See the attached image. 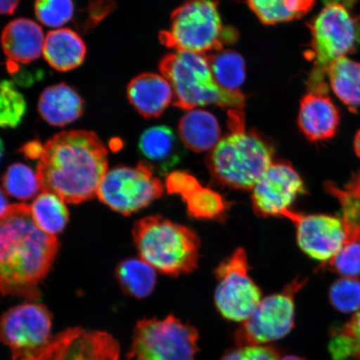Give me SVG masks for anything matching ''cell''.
Here are the masks:
<instances>
[{"mask_svg":"<svg viewBox=\"0 0 360 360\" xmlns=\"http://www.w3.org/2000/svg\"><path fill=\"white\" fill-rule=\"evenodd\" d=\"M139 150L164 172L178 164L184 154L176 135L165 125L146 129L139 139Z\"/></svg>","mask_w":360,"mask_h":360,"instance_id":"7402d4cb","label":"cell"},{"mask_svg":"<svg viewBox=\"0 0 360 360\" xmlns=\"http://www.w3.org/2000/svg\"><path fill=\"white\" fill-rule=\"evenodd\" d=\"M281 217L290 219L296 227L297 242L310 258L328 262L339 252L345 241L341 218L326 214H303L290 209Z\"/></svg>","mask_w":360,"mask_h":360,"instance_id":"9a60e30c","label":"cell"},{"mask_svg":"<svg viewBox=\"0 0 360 360\" xmlns=\"http://www.w3.org/2000/svg\"><path fill=\"white\" fill-rule=\"evenodd\" d=\"M345 188L356 193L360 197V170L352 174V177L349 179V183L346 184Z\"/></svg>","mask_w":360,"mask_h":360,"instance_id":"60d3db41","label":"cell"},{"mask_svg":"<svg viewBox=\"0 0 360 360\" xmlns=\"http://www.w3.org/2000/svg\"><path fill=\"white\" fill-rule=\"evenodd\" d=\"M10 360H120V345L106 331L70 327L52 336L44 347L11 355Z\"/></svg>","mask_w":360,"mask_h":360,"instance_id":"7c38bea8","label":"cell"},{"mask_svg":"<svg viewBox=\"0 0 360 360\" xmlns=\"http://www.w3.org/2000/svg\"><path fill=\"white\" fill-rule=\"evenodd\" d=\"M330 349L335 360H360V310L334 333Z\"/></svg>","mask_w":360,"mask_h":360,"instance_id":"1f68e13d","label":"cell"},{"mask_svg":"<svg viewBox=\"0 0 360 360\" xmlns=\"http://www.w3.org/2000/svg\"><path fill=\"white\" fill-rule=\"evenodd\" d=\"M206 57L219 86L228 91L240 92V89L245 80V62L240 53L221 49L211 52Z\"/></svg>","mask_w":360,"mask_h":360,"instance_id":"484cf974","label":"cell"},{"mask_svg":"<svg viewBox=\"0 0 360 360\" xmlns=\"http://www.w3.org/2000/svg\"><path fill=\"white\" fill-rule=\"evenodd\" d=\"M198 340L196 328L173 315L141 319L134 328L126 360H193Z\"/></svg>","mask_w":360,"mask_h":360,"instance_id":"ba28073f","label":"cell"},{"mask_svg":"<svg viewBox=\"0 0 360 360\" xmlns=\"http://www.w3.org/2000/svg\"><path fill=\"white\" fill-rule=\"evenodd\" d=\"M44 44L41 27L25 18L8 22L1 35L4 52L13 63L30 64L37 60L43 52Z\"/></svg>","mask_w":360,"mask_h":360,"instance_id":"ac0fdd59","label":"cell"},{"mask_svg":"<svg viewBox=\"0 0 360 360\" xmlns=\"http://www.w3.org/2000/svg\"><path fill=\"white\" fill-rule=\"evenodd\" d=\"M315 0H247L248 6L264 25L300 19L311 11Z\"/></svg>","mask_w":360,"mask_h":360,"instance_id":"d4e9b609","label":"cell"},{"mask_svg":"<svg viewBox=\"0 0 360 360\" xmlns=\"http://www.w3.org/2000/svg\"><path fill=\"white\" fill-rule=\"evenodd\" d=\"M38 110L48 124L64 127L83 115L84 101L77 90L60 83L44 90L39 97Z\"/></svg>","mask_w":360,"mask_h":360,"instance_id":"d6986e66","label":"cell"},{"mask_svg":"<svg viewBox=\"0 0 360 360\" xmlns=\"http://www.w3.org/2000/svg\"><path fill=\"white\" fill-rule=\"evenodd\" d=\"M246 252L238 248L214 269L218 285L214 304L224 319L245 322L262 300V291L250 276Z\"/></svg>","mask_w":360,"mask_h":360,"instance_id":"8fae6325","label":"cell"},{"mask_svg":"<svg viewBox=\"0 0 360 360\" xmlns=\"http://www.w3.org/2000/svg\"><path fill=\"white\" fill-rule=\"evenodd\" d=\"M127 96L134 109L146 119L163 115L174 98L168 81L163 76L152 73L139 75L130 81Z\"/></svg>","mask_w":360,"mask_h":360,"instance_id":"e0dca14e","label":"cell"},{"mask_svg":"<svg viewBox=\"0 0 360 360\" xmlns=\"http://www.w3.org/2000/svg\"><path fill=\"white\" fill-rule=\"evenodd\" d=\"M8 207L6 193L0 188V214H2L6 210Z\"/></svg>","mask_w":360,"mask_h":360,"instance_id":"b9f144b4","label":"cell"},{"mask_svg":"<svg viewBox=\"0 0 360 360\" xmlns=\"http://www.w3.org/2000/svg\"><path fill=\"white\" fill-rule=\"evenodd\" d=\"M60 243L36 224L21 202L0 214V294L35 302L55 262Z\"/></svg>","mask_w":360,"mask_h":360,"instance_id":"6da1fadb","label":"cell"},{"mask_svg":"<svg viewBox=\"0 0 360 360\" xmlns=\"http://www.w3.org/2000/svg\"><path fill=\"white\" fill-rule=\"evenodd\" d=\"M44 146L41 143L37 141H30L26 143L24 146L20 148L22 155L27 159L30 160H39L42 155Z\"/></svg>","mask_w":360,"mask_h":360,"instance_id":"f35d334b","label":"cell"},{"mask_svg":"<svg viewBox=\"0 0 360 360\" xmlns=\"http://www.w3.org/2000/svg\"><path fill=\"white\" fill-rule=\"evenodd\" d=\"M327 78L333 92L350 111L360 108V64L347 57L333 61L328 66Z\"/></svg>","mask_w":360,"mask_h":360,"instance_id":"603a6c76","label":"cell"},{"mask_svg":"<svg viewBox=\"0 0 360 360\" xmlns=\"http://www.w3.org/2000/svg\"><path fill=\"white\" fill-rule=\"evenodd\" d=\"M165 186L147 161L135 166H116L108 170L98 188V199L115 212L129 216L163 196Z\"/></svg>","mask_w":360,"mask_h":360,"instance_id":"9c48e42d","label":"cell"},{"mask_svg":"<svg viewBox=\"0 0 360 360\" xmlns=\"http://www.w3.org/2000/svg\"><path fill=\"white\" fill-rule=\"evenodd\" d=\"M236 38L235 30L223 25L216 0H186L171 15L169 29L160 33L165 46L195 53L221 51Z\"/></svg>","mask_w":360,"mask_h":360,"instance_id":"8992f818","label":"cell"},{"mask_svg":"<svg viewBox=\"0 0 360 360\" xmlns=\"http://www.w3.org/2000/svg\"><path fill=\"white\" fill-rule=\"evenodd\" d=\"M178 131L184 146L197 154L212 150L221 139L217 119L202 110H188L180 120Z\"/></svg>","mask_w":360,"mask_h":360,"instance_id":"44dd1931","label":"cell"},{"mask_svg":"<svg viewBox=\"0 0 360 360\" xmlns=\"http://www.w3.org/2000/svg\"><path fill=\"white\" fill-rule=\"evenodd\" d=\"M86 45L79 34L70 29L49 32L44 39L43 55L53 69L67 72L83 64L86 57Z\"/></svg>","mask_w":360,"mask_h":360,"instance_id":"ffe728a7","label":"cell"},{"mask_svg":"<svg viewBox=\"0 0 360 360\" xmlns=\"http://www.w3.org/2000/svg\"><path fill=\"white\" fill-rule=\"evenodd\" d=\"M20 1V0H0V15H13Z\"/></svg>","mask_w":360,"mask_h":360,"instance_id":"ab89813d","label":"cell"},{"mask_svg":"<svg viewBox=\"0 0 360 360\" xmlns=\"http://www.w3.org/2000/svg\"><path fill=\"white\" fill-rule=\"evenodd\" d=\"M160 71L172 88L173 103L179 109L217 105L229 110H244L246 96L231 92L216 82L205 53L176 52L162 58Z\"/></svg>","mask_w":360,"mask_h":360,"instance_id":"5b68a950","label":"cell"},{"mask_svg":"<svg viewBox=\"0 0 360 360\" xmlns=\"http://www.w3.org/2000/svg\"><path fill=\"white\" fill-rule=\"evenodd\" d=\"M321 269L331 270L342 278H360V243H345L340 250Z\"/></svg>","mask_w":360,"mask_h":360,"instance_id":"836d02e7","label":"cell"},{"mask_svg":"<svg viewBox=\"0 0 360 360\" xmlns=\"http://www.w3.org/2000/svg\"><path fill=\"white\" fill-rule=\"evenodd\" d=\"M2 184L6 195L20 200H31L41 191L37 174L22 163L13 164L7 169Z\"/></svg>","mask_w":360,"mask_h":360,"instance_id":"f546056e","label":"cell"},{"mask_svg":"<svg viewBox=\"0 0 360 360\" xmlns=\"http://www.w3.org/2000/svg\"><path fill=\"white\" fill-rule=\"evenodd\" d=\"M52 322L51 310L41 303L13 306L0 317V343L11 355L32 353L51 340Z\"/></svg>","mask_w":360,"mask_h":360,"instance_id":"4fadbf2b","label":"cell"},{"mask_svg":"<svg viewBox=\"0 0 360 360\" xmlns=\"http://www.w3.org/2000/svg\"><path fill=\"white\" fill-rule=\"evenodd\" d=\"M325 8L308 24L311 42L306 53L314 69L309 79L326 80L333 61L347 57L360 43V25L347 7L340 2H327Z\"/></svg>","mask_w":360,"mask_h":360,"instance_id":"52a82bcc","label":"cell"},{"mask_svg":"<svg viewBox=\"0 0 360 360\" xmlns=\"http://www.w3.org/2000/svg\"><path fill=\"white\" fill-rule=\"evenodd\" d=\"M108 166L107 148L96 133L68 130L44 143L36 174L42 191L80 204L97 196Z\"/></svg>","mask_w":360,"mask_h":360,"instance_id":"7a4b0ae2","label":"cell"},{"mask_svg":"<svg viewBox=\"0 0 360 360\" xmlns=\"http://www.w3.org/2000/svg\"><path fill=\"white\" fill-rule=\"evenodd\" d=\"M328 299L333 307L340 312H358L360 310V281L355 278H340L331 285Z\"/></svg>","mask_w":360,"mask_h":360,"instance_id":"d6a6232c","label":"cell"},{"mask_svg":"<svg viewBox=\"0 0 360 360\" xmlns=\"http://www.w3.org/2000/svg\"><path fill=\"white\" fill-rule=\"evenodd\" d=\"M115 277L124 294L137 300L147 298L156 285V270L141 258L120 262Z\"/></svg>","mask_w":360,"mask_h":360,"instance_id":"cb8c5ba5","label":"cell"},{"mask_svg":"<svg viewBox=\"0 0 360 360\" xmlns=\"http://www.w3.org/2000/svg\"><path fill=\"white\" fill-rule=\"evenodd\" d=\"M4 153V143H3L2 139H0V163H1V161L3 160Z\"/></svg>","mask_w":360,"mask_h":360,"instance_id":"f6af8a7d","label":"cell"},{"mask_svg":"<svg viewBox=\"0 0 360 360\" xmlns=\"http://www.w3.org/2000/svg\"><path fill=\"white\" fill-rule=\"evenodd\" d=\"M278 350L270 345L248 346L228 351L221 360H280Z\"/></svg>","mask_w":360,"mask_h":360,"instance_id":"8d00e7d4","label":"cell"},{"mask_svg":"<svg viewBox=\"0 0 360 360\" xmlns=\"http://www.w3.org/2000/svg\"><path fill=\"white\" fill-rule=\"evenodd\" d=\"M74 11L73 0H35V15L49 27L65 25L73 18Z\"/></svg>","mask_w":360,"mask_h":360,"instance_id":"e575fe53","label":"cell"},{"mask_svg":"<svg viewBox=\"0 0 360 360\" xmlns=\"http://www.w3.org/2000/svg\"><path fill=\"white\" fill-rule=\"evenodd\" d=\"M354 1V0H348V2L350 3V4H353Z\"/></svg>","mask_w":360,"mask_h":360,"instance_id":"bcb514c9","label":"cell"},{"mask_svg":"<svg viewBox=\"0 0 360 360\" xmlns=\"http://www.w3.org/2000/svg\"><path fill=\"white\" fill-rule=\"evenodd\" d=\"M280 360H305L303 358L295 356V355H288V356L283 357Z\"/></svg>","mask_w":360,"mask_h":360,"instance_id":"ee69618b","label":"cell"},{"mask_svg":"<svg viewBox=\"0 0 360 360\" xmlns=\"http://www.w3.org/2000/svg\"><path fill=\"white\" fill-rule=\"evenodd\" d=\"M305 283L297 278L281 292L262 299L236 331L237 348L263 345L289 334L295 326V297Z\"/></svg>","mask_w":360,"mask_h":360,"instance_id":"30bf717a","label":"cell"},{"mask_svg":"<svg viewBox=\"0 0 360 360\" xmlns=\"http://www.w3.org/2000/svg\"><path fill=\"white\" fill-rule=\"evenodd\" d=\"M328 193L336 198L342 208V222L345 232V243L360 242V197L356 193L340 188L335 183L325 184Z\"/></svg>","mask_w":360,"mask_h":360,"instance_id":"f1b7e54d","label":"cell"},{"mask_svg":"<svg viewBox=\"0 0 360 360\" xmlns=\"http://www.w3.org/2000/svg\"><path fill=\"white\" fill-rule=\"evenodd\" d=\"M340 123V111L328 94V84L308 89L300 101L298 125L309 141L335 137Z\"/></svg>","mask_w":360,"mask_h":360,"instance_id":"2e32d148","label":"cell"},{"mask_svg":"<svg viewBox=\"0 0 360 360\" xmlns=\"http://www.w3.org/2000/svg\"><path fill=\"white\" fill-rule=\"evenodd\" d=\"M183 201L191 217L201 220H219L226 218L231 202L218 192L202 186L195 188Z\"/></svg>","mask_w":360,"mask_h":360,"instance_id":"83f0119b","label":"cell"},{"mask_svg":"<svg viewBox=\"0 0 360 360\" xmlns=\"http://www.w3.org/2000/svg\"><path fill=\"white\" fill-rule=\"evenodd\" d=\"M305 193L304 180L290 162L274 160L252 188L254 212L261 218L281 217Z\"/></svg>","mask_w":360,"mask_h":360,"instance_id":"5bb4252c","label":"cell"},{"mask_svg":"<svg viewBox=\"0 0 360 360\" xmlns=\"http://www.w3.org/2000/svg\"><path fill=\"white\" fill-rule=\"evenodd\" d=\"M228 112L229 132L206 156L207 168L219 186L252 191L273 163L274 148L255 130H246L244 111Z\"/></svg>","mask_w":360,"mask_h":360,"instance_id":"3957f363","label":"cell"},{"mask_svg":"<svg viewBox=\"0 0 360 360\" xmlns=\"http://www.w3.org/2000/svg\"><path fill=\"white\" fill-rule=\"evenodd\" d=\"M116 8L115 0H93L81 10L76 18L75 26L83 34L92 31Z\"/></svg>","mask_w":360,"mask_h":360,"instance_id":"d590c367","label":"cell"},{"mask_svg":"<svg viewBox=\"0 0 360 360\" xmlns=\"http://www.w3.org/2000/svg\"><path fill=\"white\" fill-rule=\"evenodd\" d=\"M133 238L139 257L158 272L177 277L198 268L200 240L191 228L148 216L134 223Z\"/></svg>","mask_w":360,"mask_h":360,"instance_id":"277c9868","label":"cell"},{"mask_svg":"<svg viewBox=\"0 0 360 360\" xmlns=\"http://www.w3.org/2000/svg\"><path fill=\"white\" fill-rule=\"evenodd\" d=\"M354 148L355 154H356V155L360 159V129L357 132L356 135H355L354 141Z\"/></svg>","mask_w":360,"mask_h":360,"instance_id":"7bdbcfd3","label":"cell"},{"mask_svg":"<svg viewBox=\"0 0 360 360\" xmlns=\"http://www.w3.org/2000/svg\"><path fill=\"white\" fill-rule=\"evenodd\" d=\"M26 112L27 103L15 84L10 80L0 82V128H17Z\"/></svg>","mask_w":360,"mask_h":360,"instance_id":"4dcf8cb0","label":"cell"},{"mask_svg":"<svg viewBox=\"0 0 360 360\" xmlns=\"http://www.w3.org/2000/svg\"><path fill=\"white\" fill-rule=\"evenodd\" d=\"M200 186L201 184L193 175L184 171H175L169 174L165 182L168 193L178 195L182 198V200Z\"/></svg>","mask_w":360,"mask_h":360,"instance_id":"74e56055","label":"cell"},{"mask_svg":"<svg viewBox=\"0 0 360 360\" xmlns=\"http://www.w3.org/2000/svg\"><path fill=\"white\" fill-rule=\"evenodd\" d=\"M36 224L44 231L55 236L64 231L70 219L65 202L60 196L43 191L30 206Z\"/></svg>","mask_w":360,"mask_h":360,"instance_id":"4316f807","label":"cell"}]
</instances>
